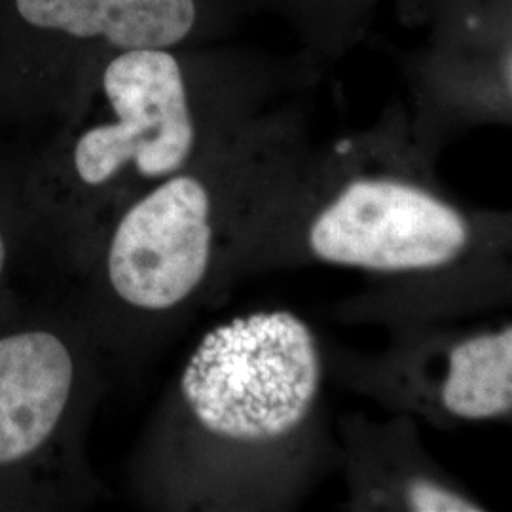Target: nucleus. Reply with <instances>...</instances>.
I'll use <instances>...</instances> for the list:
<instances>
[{
	"instance_id": "4",
	"label": "nucleus",
	"mask_w": 512,
	"mask_h": 512,
	"mask_svg": "<svg viewBox=\"0 0 512 512\" xmlns=\"http://www.w3.org/2000/svg\"><path fill=\"white\" fill-rule=\"evenodd\" d=\"M109 355L76 304L0 321V511H50L97 494L84 433Z\"/></svg>"
},
{
	"instance_id": "9",
	"label": "nucleus",
	"mask_w": 512,
	"mask_h": 512,
	"mask_svg": "<svg viewBox=\"0 0 512 512\" xmlns=\"http://www.w3.org/2000/svg\"><path fill=\"white\" fill-rule=\"evenodd\" d=\"M408 505L418 512H478L480 505L431 480H414L408 490Z\"/></svg>"
},
{
	"instance_id": "3",
	"label": "nucleus",
	"mask_w": 512,
	"mask_h": 512,
	"mask_svg": "<svg viewBox=\"0 0 512 512\" xmlns=\"http://www.w3.org/2000/svg\"><path fill=\"white\" fill-rule=\"evenodd\" d=\"M321 374L315 334L291 311H253L205 332L135 459L139 494L171 511L253 507L268 456L310 420Z\"/></svg>"
},
{
	"instance_id": "5",
	"label": "nucleus",
	"mask_w": 512,
	"mask_h": 512,
	"mask_svg": "<svg viewBox=\"0 0 512 512\" xmlns=\"http://www.w3.org/2000/svg\"><path fill=\"white\" fill-rule=\"evenodd\" d=\"M469 228L456 209L412 184L357 177L311 215L313 258L370 272L433 270L456 260Z\"/></svg>"
},
{
	"instance_id": "11",
	"label": "nucleus",
	"mask_w": 512,
	"mask_h": 512,
	"mask_svg": "<svg viewBox=\"0 0 512 512\" xmlns=\"http://www.w3.org/2000/svg\"><path fill=\"white\" fill-rule=\"evenodd\" d=\"M0 97H6V99H8V92L2 90V82H0Z\"/></svg>"
},
{
	"instance_id": "2",
	"label": "nucleus",
	"mask_w": 512,
	"mask_h": 512,
	"mask_svg": "<svg viewBox=\"0 0 512 512\" xmlns=\"http://www.w3.org/2000/svg\"><path fill=\"white\" fill-rule=\"evenodd\" d=\"M251 122L239 74L181 48L97 61L78 80L59 135L27 164L50 262L69 274L124 205Z\"/></svg>"
},
{
	"instance_id": "10",
	"label": "nucleus",
	"mask_w": 512,
	"mask_h": 512,
	"mask_svg": "<svg viewBox=\"0 0 512 512\" xmlns=\"http://www.w3.org/2000/svg\"><path fill=\"white\" fill-rule=\"evenodd\" d=\"M505 73H507V82H509V88H511L512 92V54L509 57V61H507V69H505Z\"/></svg>"
},
{
	"instance_id": "8",
	"label": "nucleus",
	"mask_w": 512,
	"mask_h": 512,
	"mask_svg": "<svg viewBox=\"0 0 512 512\" xmlns=\"http://www.w3.org/2000/svg\"><path fill=\"white\" fill-rule=\"evenodd\" d=\"M31 255L48 258L27 190V165L0 167V321L19 306L14 279Z\"/></svg>"
},
{
	"instance_id": "7",
	"label": "nucleus",
	"mask_w": 512,
	"mask_h": 512,
	"mask_svg": "<svg viewBox=\"0 0 512 512\" xmlns=\"http://www.w3.org/2000/svg\"><path fill=\"white\" fill-rule=\"evenodd\" d=\"M442 403L463 420L512 412V327L478 334L450 351Z\"/></svg>"
},
{
	"instance_id": "6",
	"label": "nucleus",
	"mask_w": 512,
	"mask_h": 512,
	"mask_svg": "<svg viewBox=\"0 0 512 512\" xmlns=\"http://www.w3.org/2000/svg\"><path fill=\"white\" fill-rule=\"evenodd\" d=\"M10 8L27 31L59 48L73 93L82 74L107 55L183 48L203 18L200 0H10Z\"/></svg>"
},
{
	"instance_id": "1",
	"label": "nucleus",
	"mask_w": 512,
	"mask_h": 512,
	"mask_svg": "<svg viewBox=\"0 0 512 512\" xmlns=\"http://www.w3.org/2000/svg\"><path fill=\"white\" fill-rule=\"evenodd\" d=\"M275 190L272 139L253 120L124 205L67 274L105 353H145L220 300L274 220Z\"/></svg>"
}]
</instances>
